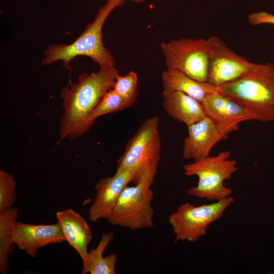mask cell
Listing matches in <instances>:
<instances>
[{"label": "cell", "instance_id": "19", "mask_svg": "<svg viewBox=\"0 0 274 274\" xmlns=\"http://www.w3.org/2000/svg\"><path fill=\"white\" fill-rule=\"evenodd\" d=\"M129 108L124 99L112 88L102 96L88 118V122L91 127L98 117Z\"/></svg>", "mask_w": 274, "mask_h": 274}, {"label": "cell", "instance_id": "12", "mask_svg": "<svg viewBox=\"0 0 274 274\" xmlns=\"http://www.w3.org/2000/svg\"><path fill=\"white\" fill-rule=\"evenodd\" d=\"M188 136L184 139L182 155L185 159L197 161L210 156L213 147L227 138L215 122L207 115L187 126Z\"/></svg>", "mask_w": 274, "mask_h": 274}, {"label": "cell", "instance_id": "18", "mask_svg": "<svg viewBox=\"0 0 274 274\" xmlns=\"http://www.w3.org/2000/svg\"><path fill=\"white\" fill-rule=\"evenodd\" d=\"M18 210L15 208L0 212V273L9 271L8 258L13 245V237Z\"/></svg>", "mask_w": 274, "mask_h": 274}, {"label": "cell", "instance_id": "21", "mask_svg": "<svg viewBox=\"0 0 274 274\" xmlns=\"http://www.w3.org/2000/svg\"><path fill=\"white\" fill-rule=\"evenodd\" d=\"M16 182L14 176L0 170V212L13 208L16 200Z\"/></svg>", "mask_w": 274, "mask_h": 274}, {"label": "cell", "instance_id": "15", "mask_svg": "<svg viewBox=\"0 0 274 274\" xmlns=\"http://www.w3.org/2000/svg\"><path fill=\"white\" fill-rule=\"evenodd\" d=\"M162 96L163 107L167 114L187 126L207 116L201 102L182 92L163 91Z\"/></svg>", "mask_w": 274, "mask_h": 274}, {"label": "cell", "instance_id": "5", "mask_svg": "<svg viewBox=\"0 0 274 274\" xmlns=\"http://www.w3.org/2000/svg\"><path fill=\"white\" fill-rule=\"evenodd\" d=\"M157 116L146 120L127 142L117 163L116 172L132 169L136 183L148 174L156 175L160 159L161 140Z\"/></svg>", "mask_w": 274, "mask_h": 274}, {"label": "cell", "instance_id": "10", "mask_svg": "<svg viewBox=\"0 0 274 274\" xmlns=\"http://www.w3.org/2000/svg\"><path fill=\"white\" fill-rule=\"evenodd\" d=\"M136 176L135 170L126 169L100 179L95 186L96 195L88 211L89 219L93 222L107 219L121 192L130 182H134Z\"/></svg>", "mask_w": 274, "mask_h": 274}, {"label": "cell", "instance_id": "14", "mask_svg": "<svg viewBox=\"0 0 274 274\" xmlns=\"http://www.w3.org/2000/svg\"><path fill=\"white\" fill-rule=\"evenodd\" d=\"M56 217L65 242L76 251L82 261L84 260L92 238L88 224L80 214L71 209L58 211Z\"/></svg>", "mask_w": 274, "mask_h": 274}, {"label": "cell", "instance_id": "3", "mask_svg": "<svg viewBox=\"0 0 274 274\" xmlns=\"http://www.w3.org/2000/svg\"><path fill=\"white\" fill-rule=\"evenodd\" d=\"M217 88L249 111L254 120L274 121V64L259 63L252 72Z\"/></svg>", "mask_w": 274, "mask_h": 274}, {"label": "cell", "instance_id": "16", "mask_svg": "<svg viewBox=\"0 0 274 274\" xmlns=\"http://www.w3.org/2000/svg\"><path fill=\"white\" fill-rule=\"evenodd\" d=\"M163 90L182 92L202 104L210 93L218 91V88L210 83L200 82L176 70L166 69L161 75Z\"/></svg>", "mask_w": 274, "mask_h": 274}, {"label": "cell", "instance_id": "9", "mask_svg": "<svg viewBox=\"0 0 274 274\" xmlns=\"http://www.w3.org/2000/svg\"><path fill=\"white\" fill-rule=\"evenodd\" d=\"M208 41L210 53L208 82L217 87L252 72L259 64L233 52L218 36H212Z\"/></svg>", "mask_w": 274, "mask_h": 274}, {"label": "cell", "instance_id": "23", "mask_svg": "<svg viewBox=\"0 0 274 274\" xmlns=\"http://www.w3.org/2000/svg\"><path fill=\"white\" fill-rule=\"evenodd\" d=\"M131 2L135 3H141L145 2L146 0H128Z\"/></svg>", "mask_w": 274, "mask_h": 274}, {"label": "cell", "instance_id": "7", "mask_svg": "<svg viewBox=\"0 0 274 274\" xmlns=\"http://www.w3.org/2000/svg\"><path fill=\"white\" fill-rule=\"evenodd\" d=\"M234 202L230 196L210 204L195 206L182 203L168 217V223L175 235V242H195L204 236L210 225L219 220Z\"/></svg>", "mask_w": 274, "mask_h": 274}, {"label": "cell", "instance_id": "13", "mask_svg": "<svg viewBox=\"0 0 274 274\" xmlns=\"http://www.w3.org/2000/svg\"><path fill=\"white\" fill-rule=\"evenodd\" d=\"M64 242V236L57 222L37 225L17 221L15 223L13 244L33 258L41 248Z\"/></svg>", "mask_w": 274, "mask_h": 274}, {"label": "cell", "instance_id": "22", "mask_svg": "<svg viewBox=\"0 0 274 274\" xmlns=\"http://www.w3.org/2000/svg\"><path fill=\"white\" fill-rule=\"evenodd\" d=\"M249 23L252 25L263 24L274 25V15L265 11L252 13L248 16Z\"/></svg>", "mask_w": 274, "mask_h": 274}, {"label": "cell", "instance_id": "4", "mask_svg": "<svg viewBox=\"0 0 274 274\" xmlns=\"http://www.w3.org/2000/svg\"><path fill=\"white\" fill-rule=\"evenodd\" d=\"M230 151H222L184 165L186 176H196L198 179L196 186L186 190L187 195L214 201L231 196L232 190L224 184L237 170L236 161L230 159Z\"/></svg>", "mask_w": 274, "mask_h": 274}, {"label": "cell", "instance_id": "6", "mask_svg": "<svg viewBox=\"0 0 274 274\" xmlns=\"http://www.w3.org/2000/svg\"><path fill=\"white\" fill-rule=\"evenodd\" d=\"M155 175L143 177L134 186H126L121 192L107 219L111 224L136 230L154 225L151 203L154 192L151 185Z\"/></svg>", "mask_w": 274, "mask_h": 274}, {"label": "cell", "instance_id": "2", "mask_svg": "<svg viewBox=\"0 0 274 274\" xmlns=\"http://www.w3.org/2000/svg\"><path fill=\"white\" fill-rule=\"evenodd\" d=\"M125 0H107L106 4L98 11L94 20L88 23L84 31L70 44H57L50 46L44 52L43 65H48L61 61L63 65L68 70L70 62L76 57H88L97 63L100 68L115 67V59L110 50L103 43L102 30L104 23L116 7L123 4Z\"/></svg>", "mask_w": 274, "mask_h": 274}, {"label": "cell", "instance_id": "17", "mask_svg": "<svg viewBox=\"0 0 274 274\" xmlns=\"http://www.w3.org/2000/svg\"><path fill=\"white\" fill-rule=\"evenodd\" d=\"M114 236L113 232L104 233L96 247L88 252L83 262L82 274H115L117 256L111 254L104 257V253Z\"/></svg>", "mask_w": 274, "mask_h": 274}, {"label": "cell", "instance_id": "8", "mask_svg": "<svg viewBox=\"0 0 274 274\" xmlns=\"http://www.w3.org/2000/svg\"><path fill=\"white\" fill-rule=\"evenodd\" d=\"M160 47L166 69L178 70L197 81L208 82V39L182 38L161 42Z\"/></svg>", "mask_w": 274, "mask_h": 274}, {"label": "cell", "instance_id": "11", "mask_svg": "<svg viewBox=\"0 0 274 274\" xmlns=\"http://www.w3.org/2000/svg\"><path fill=\"white\" fill-rule=\"evenodd\" d=\"M202 104L206 115L215 122L221 132L227 136L238 129L241 122L254 120L246 108L218 91L209 94Z\"/></svg>", "mask_w": 274, "mask_h": 274}, {"label": "cell", "instance_id": "1", "mask_svg": "<svg viewBox=\"0 0 274 274\" xmlns=\"http://www.w3.org/2000/svg\"><path fill=\"white\" fill-rule=\"evenodd\" d=\"M118 74L115 67H105L80 74L76 83L70 78L68 85L61 92L64 114L60 120V140H74L91 127L88 122L89 114L105 93L113 88Z\"/></svg>", "mask_w": 274, "mask_h": 274}, {"label": "cell", "instance_id": "20", "mask_svg": "<svg viewBox=\"0 0 274 274\" xmlns=\"http://www.w3.org/2000/svg\"><path fill=\"white\" fill-rule=\"evenodd\" d=\"M138 78L136 73L131 71L125 76L118 74L113 88L124 99L129 107L136 101L138 94Z\"/></svg>", "mask_w": 274, "mask_h": 274}]
</instances>
